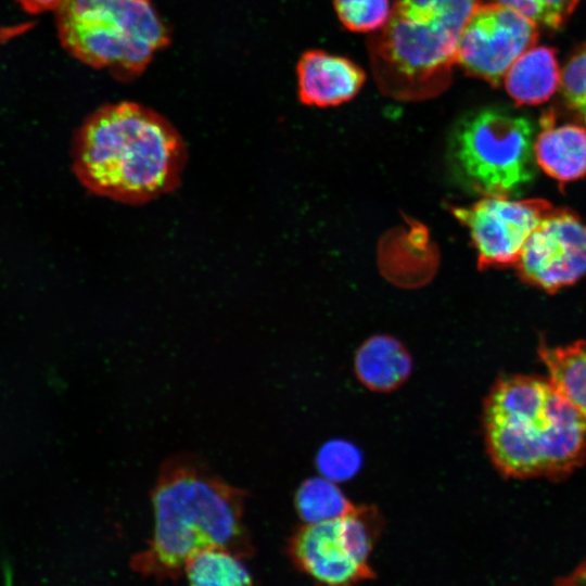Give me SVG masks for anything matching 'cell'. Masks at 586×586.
Masks as SVG:
<instances>
[{
    "label": "cell",
    "mask_w": 586,
    "mask_h": 586,
    "mask_svg": "<svg viewBox=\"0 0 586 586\" xmlns=\"http://www.w3.org/2000/svg\"><path fill=\"white\" fill-rule=\"evenodd\" d=\"M72 157L75 176L90 192L142 204L178 186L186 146L164 117L122 102L97 110L84 122Z\"/></svg>",
    "instance_id": "1"
},
{
    "label": "cell",
    "mask_w": 586,
    "mask_h": 586,
    "mask_svg": "<svg viewBox=\"0 0 586 586\" xmlns=\"http://www.w3.org/2000/svg\"><path fill=\"white\" fill-rule=\"evenodd\" d=\"M483 425L488 455L507 476L560 477L586 458V418L549 379H498L484 400Z\"/></svg>",
    "instance_id": "2"
},
{
    "label": "cell",
    "mask_w": 586,
    "mask_h": 586,
    "mask_svg": "<svg viewBox=\"0 0 586 586\" xmlns=\"http://www.w3.org/2000/svg\"><path fill=\"white\" fill-rule=\"evenodd\" d=\"M476 0H396L373 35L369 54L377 85L398 100H424L447 89L460 34Z\"/></svg>",
    "instance_id": "3"
},
{
    "label": "cell",
    "mask_w": 586,
    "mask_h": 586,
    "mask_svg": "<svg viewBox=\"0 0 586 586\" xmlns=\"http://www.w3.org/2000/svg\"><path fill=\"white\" fill-rule=\"evenodd\" d=\"M56 25L72 55L123 76L141 73L169 39L149 0H65Z\"/></svg>",
    "instance_id": "4"
},
{
    "label": "cell",
    "mask_w": 586,
    "mask_h": 586,
    "mask_svg": "<svg viewBox=\"0 0 586 586\" xmlns=\"http://www.w3.org/2000/svg\"><path fill=\"white\" fill-rule=\"evenodd\" d=\"M152 559L163 569L183 566L199 550L226 546L240 533L237 500L196 473H175L153 495Z\"/></svg>",
    "instance_id": "5"
},
{
    "label": "cell",
    "mask_w": 586,
    "mask_h": 586,
    "mask_svg": "<svg viewBox=\"0 0 586 586\" xmlns=\"http://www.w3.org/2000/svg\"><path fill=\"white\" fill-rule=\"evenodd\" d=\"M534 141L533 125L525 116L485 107L457 123L450 153L483 196L510 198L534 178Z\"/></svg>",
    "instance_id": "6"
},
{
    "label": "cell",
    "mask_w": 586,
    "mask_h": 586,
    "mask_svg": "<svg viewBox=\"0 0 586 586\" xmlns=\"http://www.w3.org/2000/svg\"><path fill=\"white\" fill-rule=\"evenodd\" d=\"M383 528L373 506H355L341 518L305 523L293 534L289 552L298 570L316 582L343 586L372 579L370 555Z\"/></svg>",
    "instance_id": "7"
},
{
    "label": "cell",
    "mask_w": 586,
    "mask_h": 586,
    "mask_svg": "<svg viewBox=\"0 0 586 586\" xmlns=\"http://www.w3.org/2000/svg\"><path fill=\"white\" fill-rule=\"evenodd\" d=\"M537 39V24L517 10L498 2L479 4L460 34L456 63L467 74L497 87Z\"/></svg>",
    "instance_id": "8"
},
{
    "label": "cell",
    "mask_w": 586,
    "mask_h": 586,
    "mask_svg": "<svg viewBox=\"0 0 586 586\" xmlns=\"http://www.w3.org/2000/svg\"><path fill=\"white\" fill-rule=\"evenodd\" d=\"M551 211L542 199L484 196L453 213L469 229L479 267L485 269L515 265L527 238Z\"/></svg>",
    "instance_id": "9"
},
{
    "label": "cell",
    "mask_w": 586,
    "mask_h": 586,
    "mask_svg": "<svg viewBox=\"0 0 586 586\" xmlns=\"http://www.w3.org/2000/svg\"><path fill=\"white\" fill-rule=\"evenodd\" d=\"M519 276L547 292L586 273V227L569 211H551L527 238L515 264Z\"/></svg>",
    "instance_id": "10"
},
{
    "label": "cell",
    "mask_w": 586,
    "mask_h": 586,
    "mask_svg": "<svg viewBox=\"0 0 586 586\" xmlns=\"http://www.w3.org/2000/svg\"><path fill=\"white\" fill-rule=\"evenodd\" d=\"M366 74L353 61L321 50L306 51L297 64L298 97L309 106H335L352 100Z\"/></svg>",
    "instance_id": "11"
},
{
    "label": "cell",
    "mask_w": 586,
    "mask_h": 586,
    "mask_svg": "<svg viewBox=\"0 0 586 586\" xmlns=\"http://www.w3.org/2000/svg\"><path fill=\"white\" fill-rule=\"evenodd\" d=\"M540 126L534 141V155L540 168L561 182L584 177L586 129L573 124L558 126L552 113L542 116Z\"/></svg>",
    "instance_id": "12"
},
{
    "label": "cell",
    "mask_w": 586,
    "mask_h": 586,
    "mask_svg": "<svg viewBox=\"0 0 586 586\" xmlns=\"http://www.w3.org/2000/svg\"><path fill=\"white\" fill-rule=\"evenodd\" d=\"M354 370L368 390L387 393L398 388L409 378L412 359L406 347L391 335H373L357 349Z\"/></svg>",
    "instance_id": "13"
},
{
    "label": "cell",
    "mask_w": 586,
    "mask_h": 586,
    "mask_svg": "<svg viewBox=\"0 0 586 586\" xmlns=\"http://www.w3.org/2000/svg\"><path fill=\"white\" fill-rule=\"evenodd\" d=\"M557 52L550 47H532L522 53L505 75L507 93L518 105H537L549 100L560 85Z\"/></svg>",
    "instance_id": "14"
},
{
    "label": "cell",
    "mask_w": 586,
    "mask_h": 586,
    "mask_svg": "<svg viewBox=\"0 0 586 586\" xmlns=\"http://www.w3.org/2000/svg\"><path fill=\"white\" fill-rule=\"evenodd\" d=\"M193 585L241 586L252 576L242 560L226 546H209L195 552L183 565Z\"/></svg>",
    "instance_id": "15"
},
{
    "label": "cell",
    "mask_w": 586,
    "mask_h": 586,
    "mask_svg": "<svg viewBox=\"0 0 586 586\" xmlns=\"http://www.w3.org/2000/svg\"><path fill=\"white\" fill-rule=\"evenodd\" d=\"M295 507L305 523H319L343 517L355 505L335 482L322 476L302 483L295 495Z\"/></svg>",
    "instance_id": "16"
},
{
    "label": "cell",
    "mask_w": 586,
    "mask_h": 586,
    "mask_svg": "<svg viewBox=\"0 0 586 586\" xmlns=\"http://www.w3.org/2000/svg\"><path fill=\"white\" fill-rule=\"evenodd\" d=\"M335 12L345 28L367 33L381 29L390 18V0H334Z\"/></svg>",
    "instance_id": "17"
},
{
    "label": "cell",
    "mask_w": 586,
    "mask_h": 586,
    "mask_svg": "<svg viewBox=\"0 0 586 586\" xmlns=\"http://www.w3.org/2000/svg\"><path fill=\"white\" fill-rule=\"evenodd\" d=\"M361 464V455L352 444L334 440L319 450L317 467L321 474L333 481H345L357 473Z\"/></svg>",
    "instance_id": "18"
},
{
    "label": "cell",
    "mask_w": 586,
    "mask_h": 586,
    "mask_svg": "<svg viewBox=\"0 0 586 586\" xmlns=\"http://www.w3.org/2000/svg\"><path fill=\"white\" fill-rule=\"evenodd\" d=\"M560 87L568 107L586 125V41L574 51L564 65Z\"/></svg>",
    "instance_id": "19"
},
{
    "label": "cell",
    "mask_w": 586,
    "mask_h": 586,
    "mask_svg": "<svg viewBox=\"0 0 586 586\" xmlns=\"http://www.w3.org/2000/svg\"><path fill=\"white\" fill-rule=\"evenodd\" d=\"M522 13L536 24L560 28L575 10L579 0H496Z\"/></svg>",
    "instance_id": "20"
},
{
    "label": "cell",
    "mask_w": 586,
    "mask_h": 586,
    "mask_svg": "<svg viewBox=\"0 0 586 586\" xmlns=\"http://www.w3.org/2000/svg\"><path fill=\"white\" fill-rule=\"evenodd\" d=\"M21 7L31 14L56 10L65 0H16Z\"/></svg>",
    "instance_id": "21"
}]
</instances>
